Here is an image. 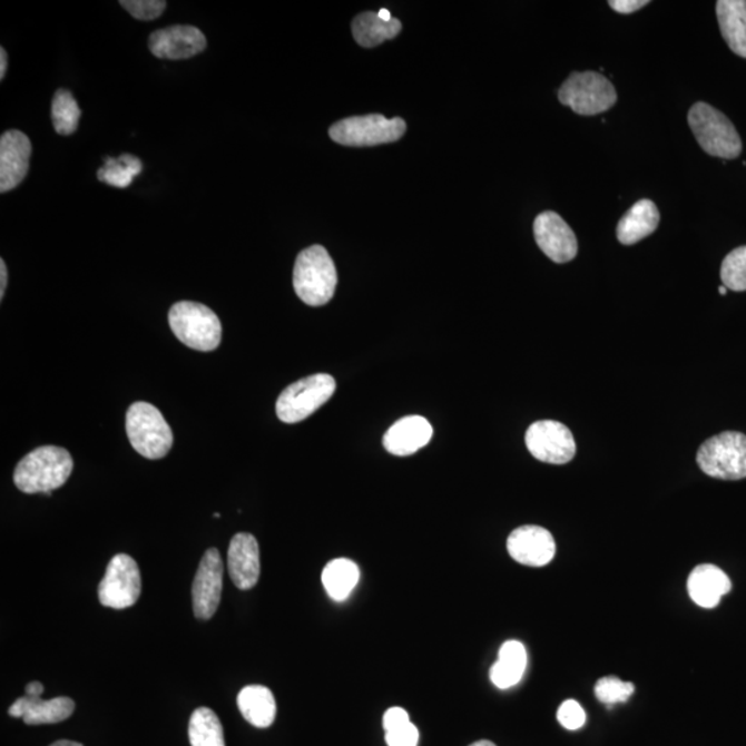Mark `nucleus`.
<instances>
[{
    "label": "nucleus",
    "instance_id": "nucleus-17",
    "mask_svg": "<svg viewBox=\"0 0 746 746\" xmlns=\"http://www.w3.org/2000/svg\"><path fill=\"white\" fill-rule=\"evenodd\" d=\"M227 566L235 587L241 590L256 587L261 578V549L252 533L239 532L232 539Z\"/></svg>",
    "mask_w": 746,
    "mask_h": 746
},
{
    "label": "nucleus",
    "instance_id": "nucleus-29",
    "mask_svg": "<svg viewBox=\"0 0 746 746\" xmlns=\"http://www.w3.org/2000/svg\"><path fill=\"white\" fill-rule=\"evenodd\" d=\"M51 119L57 134L70 136L78 129L80 108L71 91L60 89L56 91L51 102Z\"/></svg>",
    "mask_w": 746,
    "mask_h": 746
},
{
    "label": "nucleus",
    "instance_id": "nucleus-15",
    "mask_svg": "<svg viewBox=\"0 0 746 746\" xmlns=\"http://www.w3.org/2000/svg\"><path fill=\"white\" fill-rule=\"evenodd\" d=\"M148 48L158 59L186 60L203 53L206 48V38L197 27H166L151 33Z\"/></svg>",
    "mask_w": 746,
    "mask_h": 746
},
{
    "label": "nucleus",
    "instance_id": "nucleus-11",
    "mask_svg": "<svg viewBox=\"0 0 746 746\" xmlns=\"http://www.w3.org/2000/svg\"><path fill=\"white\" fill-rule=\"evenodd\" d=\"M526 445L533 458L544 463L566 464L577 453L570 429L556 421L532 423L526 433Z\"/></svg>",
    "mask_w": 746,
    "mask_h": 746
},
{
    "label": "nucleus",
    "instance_id": "nucleus-30",
    "mask_svg": "<svg viewBox=\"0 0 746 746\" xmlns=\"http://www.w3.org/2000/svg\"><path fill=\"white\" fill-rule=\"evenodd\" d=\"M723 285L734 292L746 291V246L734 249L722 263Z\"/></svg>",
    "mask_w": 746,
    "mask_h": 746
},
{
    "label": "nucleus",
    "instance_id": "nucleus-37",
    "mask_svg": "<svg viewBox=\"0 0 746 746\" xmlns=\"http://www.w3.org/2000/svg\"><path fill=\"white\" fill-rule=\"evenodd\" d=\"M6 286H8V267L4 261H0V298L4 297Z\"/></svg>",
    "mask_w": 746,
    "mask_h": 746
},
{
    "label": "nucleus",
    "instance_id": "nucleus-27",
    "mask_svg": "<svg viewBox=\"0 0 746 746\" xmlns=\"http://www.w3.org/2000/svg\"><path fill=\"white\" fill-rule=\"evenodd\" d=\"M188 738L192 746H226L219 717L206 707L194 710L189 719Z\"/></svg>",
    "mask_w": 746,
    "mask_h": 746
},
{
    "label": "nucleus",
    "instance_id": "nucleus-42",
    "mask_svg": "<svg viewBox=\"0 0 746 746\" xmlns=\"http://www.w3.org/2000/svg\"><path fill=\"white\" fill-rule=\"evenodd\" d=\"M470 746H497V745L491 742H487V739H481V742L474 743Z\"/></svg>",
    "mask_w": 746,
    "mask_h": 746
},
{
    "label": "nucleus",
    "instance_id": "nucleus-8",
    "mask_svg": "<svg viewBox=\"0 0 746 746\" xmlns=\"http://www.w3.org/2000/svg\"><path fill=\"white\" fill-rule=\"evenodd\" d=\"M336 390L335 379L328 373L301 379L279 394L275 411L279 421L297 423L328 403Z\"/></svg>",
    "mask_w": 746,
    "mask_h": 746
},
{
    "label": "nucleus",
    "instance_id": "nucleus-43",
    "mask_svg": "<svg viewBox=\"0 0 746 746\" xmlns=\"http://www.w3.org/2000/svg\"><path fill=\"white\" fill-rule=\"evenodd\" d=\"M727 291H728V289L726 288L725 285H722L720 288H719V292H720V295H722V296H725V295L727 294Z\"/></svg>",
    "mask_w": 746,
    "mask_h": 746
},
{
    "label": "nucleus",
    "instance_id": "nucleus-16",
    "mask_svg": "<svg viewBox=\"0 0 746 746\" xmlns=\"http://www.w3.org/2000/svg\"><path fill=\"white\" fill-rule=\"evenodd\" d=\"M32 146L20 130H8L0 139V192L19 187L30 169Z\"/></svg>",
    "mask_w": 746,
    "mask_h": 746
},
{
    "label": "nucleus",
    "instance_id": "nucleus-14",
    "mask_svg": "<svg viewBox=\"0 0 746 746\" xmlns=\"http://www.w3.org/2000/svg\"><path fill=\"white\" fill-rule=\"evenodd\" d=\"M510 558L528 567L548 566L554 559L556 542L547 528L522 526L508 538Z\"/></svg>",
    "mask_w": 746,
    "mask_h": 746
},
{
    "label": "nucleus",
    "instance_id": "nucleus-31",
    "mask_svg": "<svg viewBox=\"0 0 746 746\" xmlns=\"http://www.w3.org/2000/svg\"><path fill=\"white\" fill-rule=\"evenodd\" d=\"M634 683L622 681L616 676L602 677L595 686L596 698L608 707L627 703L634 696Z\"/></svg>",
    "mask_w": 746,
    "mask_h": 746
},
{
    "label": "nucleus",
    "instance_id": "nucleus-39",
    "mask_svg": "<svg viewBox=\"0 0 746 746\" xmlns=\"http://www.w3.org/2000/svg\"><path fill=\"white\" fill-rule=\"evenodd\" d=\"M6 71H8V53L2 48L0 49V79H4Z\"/></svg>",
    "mask_w": 746,
    "mask_h": 746
},
{
    "label": "nucleus",
    "instance_id": "nucleus-12",
    "mask_svg": "<svg viewBox=\"0 0 746 746\" xmlns=\"http://www.w3.org/2000/svg\"><path fill=\"white\" fill-rule=\"evenodd\" d=\"M224 566L219 550L209 549L199 562L193 582L195 617L208 621L219 608L223 592Z\"/></svg>",
    "mask_w": 746,
    "mask_h": 746
},
{
    "label": "nucleus",
    "instance_id": "nucleus-24",
    "mask_svg": "<svg viewBox=\"0 0 746 746\" xmlns=\"http://www.w3.org/2000/svg\"><path fill=\"white\" fill-rule=\"evenodd\" d=\"M237 704L245 720L257 728L273 725L277 715L274 694L264 686H246L239 691Z\"/></svg>",
    "mask_w": 746,
    "mask_h": 746
},
{
    "label": "nucleus",
    "instance_id": "nucleus-34",
    "mask_svg": "<svg viewBox=\"0 0 746 746\" xmlns=\"http://www.w3.org/2000/svg\"><path fill=\"white\" fill-rule=\"evenodd\" d=\"M386 743L389 746H418V727L410 722L404 726L394 728V730L386 733Z\"/></svg>",
    "mask_w": 746,
    "mask_h": 746
},
{
    "label": "nucleus",
    "instance_id": "nucleus-5",
    "mask_svg": "<svg viewBox=\"0 0 746 746\" xmlns=\"http://www.w3.org/2000/svg\"><path fill=\"white\" fill-rule=\"evenodd\" d=\"M126 433L131 446L141 457L160 459L174 445V433L163 413L148 403H135L126 413Z\"/></svg>",
    "mask_w": 746,
    "mask_h": 746
},
{
    "label": "nucleus",
    "instance_id": "nucleus-40",
    "mask_svg": "<svg viewBox=\"0 0 746 746\" xmlns=\"http://www.w3.org/2000/svg\"><path fill=\"white\" fill-rule=\"evenodd\" d=\"M50 746H84V745L79 744V743L70 742V739H60V742L51 744Z\"/></svg>",
    "mask_w": 746,
    "mask_h": 746
},
{
    "label": "nucleus",
    "instance_id": "nucleus-20",
    "mask_svg": "<svg viewBox=\"0 0 746 746\" xmlns=\"http://www.w3.org/2000/svg\"><path fill=\"white\" fill-rule=\"evenodd\" d=\"M687 590L699 607L715 608L723 596L730 593L732 581L719 567L701 565L694 568L688 577Z\"/></svg>",
    "mask_w": 746,
    "mask_h": 746
},
{
    "label": "nucleus",
    "instance_id": "nucleus-28",
    "mask_svg": "<svg viewBox=\"0 0 746 746\" xmlns=\"http://www.w3.org/2000/svg\"><path fill=\"white\" fill-rule=\"evenodd\" d=\"M141 169L139 158L131 154H122L119 158H106L105 165L97 171V177L108 186L126 188L141 174Z\"/></svg>",
    "mask_w": 746,
    "mask_h": 746
},
{
    "label": "nucleus",
    "instance_id": "nucleus-18",
    "mask_svg": "<svg viewBox=\"0 0 746 746\" xmlns=\"http://www.w3.org/2000/svg\"><path fill=\"white\" fill-rule=\"evenodd\" d=\"M75 703L68 697H57L45 701L42 697L26 696L17 699L9 708V715L24 720L26 725H55L73 714Z\"/></svg>",
    "mask_w": 746,
    "mask_h": 746
},
{
    "label": "nucleus",
    "instance_id": "nucleus-21",
    "mask_svg": "<svg viewBox=\"0 0 746 746\" xmlns=\"http://www.w3.org/2000/svg\"><path fill=\"white\" fill-rule=\"evenodd\" d=\"M659 210L650 199H641L630 208L618 223L617 237L624 245H635L656 232Z\"/></svg>",
    "mask_w": 746,
    "mask_h": 746
},
{
    "label": "nucleus",
    "instance_id": "nucleus-13",
    "mask_svg": "<svg viewBox=\"0 0 746 746\" xmlns=\"http://www.w3.org/2000/svg\"><path fill=\"white\" fill-rule=\"evenodd\" d=\"M533 235L539 248L550 261L568 263L576 259L578 254L576 234L554 212H543L537 216L533 222Z\"/></svg>",
    "mask_w": 746,
    "mask_h": 746
},
{
    "label": "nucleus",
    "instance_id": "nucleus-25",
    "mask_svg": "<svg viewBox=\"0 0 746 746\" xmlns=\"http://www.w3.org/2000/svg\"><path fill=\"white\" fill-rule=\"evenodd\" d=\"M359 581L360 568L352 560L335 559L324 568L323 585L332 600H346L357 587Z\"/></svg>",
    "mask_w": 746,
    "mask_h": 746
},
{
    "label": "nucleus",
    "instance_id": "nucleus-26",
    "mask_svg": "<svg viewBox=\"0 0 746 746\" xmlns=\"http://www.w3.org/2000/svg\"><path fill=\"white\" fill-rule=\"evenodd\" d=\"M401 21L393 19L392 21H384L377 13H363L355 17L353 21V36L357 43L363 48H375L384 40L393 39L399 36Z\"/></svg>",
    "mask_w": 746,
    "mask_h": 746
},
{
    "label": "nucleus",
    "instance_id": "nucleus-2",
    "mask_svg": "<svg viewBox=\"0 0 746 746\" xmlns=\"http://www.w3.org/2000/svg\"><path fill=\"white\" fill-rule=\"evenodd\" d=\"M337 273L324 246L314 245L298 254L294 268L296 295L308 306H324L335 295Z\"/></svg>",
    "mask_w": 746,
    "mask_h": 746
},
{
    "label": "nucleus",
    "instance_id": "nucleus-35",
    "mask_svg": "<svg viewBox=\"0 0 746 746\" xmlns=\"http://www.w3.org/2000/svg\"><path fill=\"white\" fill-rule=\"evenodd\" d=\"M410 722L409 711L399 707L390 708L383 716V727L386 733L404 726Z\"/></svg>",
    "mask_w": 746,
    "mask_h": 746
},
{
    "label": "nucleus",
    "instance_id": "nucleus-36",
    "mask_svg": "<svg viewBox=\"0 0 746 746\" xmlns=\"http://www.w3.org/2000/svg\"><path fill=\"white\" fill-rule=\"evenodd\" d=\"M648 3H650L648 0H610L608 2L612 10L621 14H632L635 11L645 8Z\"/></svg>",
    "mask_w": 746,
    "mask_h": 746
},
{
    "label": "nucleus",
    "instance_id": "nucleus-3",
    "mask_svg": "<svg viewBox=\"0 0 746 746\" xmlns=\"http://www.w3.org/2000/svg\"><path fill=\"white\" fill-rule=\"evenodd\" d=\"M688 125L704 151L722 159H736L743 153V141L736 126L725 114L697 102L688 111Z\"/></svg>",
    "mask_w": 746,
    "mask_h": 746
},
{
    "label": "nucleus",
    "instance_id": "nucleus-22",
    "mask_svg": "<svg viewBox=\"0 0 746 746\" xmlns=\"http://www.w3.org/2000/svg\"><path fill=\"white\" fill-rule=\"evenodd\" d=\"M716 14L728 48L746 59V0H719Z\"/></svg>",
    "mask_w": 746,
    "mask_h": 746
},
{
    "label": "nucleus",
    "instance_id": "nucleus-41",
    "mask_svg": "<svg viewBox=\"0 0 746 746\" xmlns=\"http://www.w3.org/2000/svg\"><path fill=\"white\" fill-rule=\"evenodd\" d=\"M377 14L384 21H392L393 20V17H392V14H390V11L387 9H382L381 11H379Z\"/></svg>",
    "mask_w": 746,
    "mask_h": 746
},
{
    "label": "nucleus",
    "instance_id": "nucleus-38",
    "mask_svg": "<svg viewBox=\"0 0 746 746\" xmlns=\"http://www.w3.org/2000/svg\"><path fill=\"white\" fill-rule=\"evenodd\" d=\"M26 694H27V696L42 697V694H43L42 683H39V681L28 683V685L26 687Z\"/></svg>",
    "mask_w": 746,
    "mask_h": 746
},
{
    "label": "nucleus",
    "instance_id": "nucleus-19",
    "mask_svg": "<svg viewBox=\"0 0 746 746\" xmlns=\"http://www.w3.org/2000/svg\"><path fill=\"white\" fill-rule=\"evenodd\" d=\"M433 438L432 424L423 416L412 415L400 419L384 434L383 445L395 457H410Z\"/></svg>",
    "mask_w": 746,
    "mask_h": 746
},
{
    "label": "nucleus",
    "instance_id": "nucleus-9",
    "mask_svg": "<svg viewBox=\"0 0 746 746\" xmlns=\"http://www.w3.org/2000/svg\"><path fill=\"white\" fill-rule=\"evenodd\" d=\"M405 130L404 119H387L383 115L373 114L341 120L332 126L330 136L342 146L370 147L397 141Z\"/></svg>",
    "mask_w": 746,
    "mask_h": 746
},
{
    "label": "nucleus",
    "instance_id": "nucleus-1",
    "mask_svg": "<svg viewBox=\"0 0 746 746\" xmlns=\"http://www.w3.org/2000/svg\"><path fill=\"white\" fill-rule=\"evenodd\" d=\"M73 470L71 453L46 445L28 453L17 464L14 484L24 493H49L67 483Z\"/></svg>",
    "mask_w": 746,
    "mask_h": 746
},
{
    "label": "nucleus",
    "instance_id": "nucleus-33",
    "mask_svg": "<svg viewBox=\"0 0 746 746\" xmlns=\"http://www.w3.org/2000/svg\"><path fill=\"white\" fill-rule=\"evenodd\" d=\"M558 720L567 730H579L587 723V714L576 699H567L560 705Z\"/></svg>",
    "mask_w": 746,
    "mask_h": 746
},
{
    "label": "nucleus",
    "instance_id": "nucleus-23",
    "mask_svg": "<svg viewBox=\"0 0 746 746\" xmlns=\"http://www.w3.org/2000/svg\"><path fill=\"white\" fill-rule=\"evenodd\" d=\"M527 650L518 640L503 642L498 661L492 665L490 679L501 690L519 685L527 669Z\"/></svg>",
    "mask_w": 746,
    "mask_h": 746
},
{
    "label": "nucleus",
    "instance_id": "nucleus-10",
    "mask_svg": "<svg viewBox=\"0 0 746 746\" xmlns=\"http://www.w3.org/2000/svg\"><path fill=\"white\" fill-rule=\"evenodd\" d=\"M141 595L139 566L129 554L114 556L99 585V600L114 610L135 606Z\"/></svg>",
    "mask_w": 746,
    "mask_h": 746
},
{
    "label": "nucleus",
    "instance_id": "nucleus-7",
    "mask_svg": "<svg viewBox=\"0 0 746 746\" xmlns=\"http://www.w3.org/2000/svg\"><path fill=\"white\" fill-rule=\"evenodd\" d=\"M697 463L709 478L727 481L746 479V435L725 432L710 438L699 446Z\"/></svg>",
    "mask_w": 746,
    "mask_h": 746
},
{
    "label": "nucleus",
    "instance_id": "nucleus-6",
    "mask_svg": "<svg viewBox=\"0 0 746 746\" xmlns=\"http://www.w3.org/2000/svg\"><path fill=\"white\" fill-rule=\"evenodd\" d=\"M559 100L573 112L592 117L616 106L618 95L605 75L593 71L572 72L561 85Z\"/></svg>",
    "mask_w": 746,
    "mask_h": 746
},
{
    "label": "nucleus",
    "instance_id": "nucleus-32",
    "mask_svg": "<svg viewBox=\"0 0 746 746\" xmlns=\"http://www.w3.org/2000/svg\"><path fill=\"white\" fill-rule=\"evenodd\" d=\"M119 4L141 21L158 19L168 6L165 0H120Z\"/></svg>",
    "mask_w": 746,
    "mask_h": 746
},
{
    "label": "nucleus",
    "instance_id": "nucleus-4",
    "mask_svg": "<svg viewBox=\"0 0 746 746\" xmlns=\"http://www.w3.org/2000/svg\"><path fill=\"white\" fill-rule=\"evenodd\" d=\"M169 325L181 343L198 352H214L222 342L220 320L205 304H174L169 312Z\"/></svg>",
    "mask_w": 746,
    "mask_h": 746
}]
</instances>
